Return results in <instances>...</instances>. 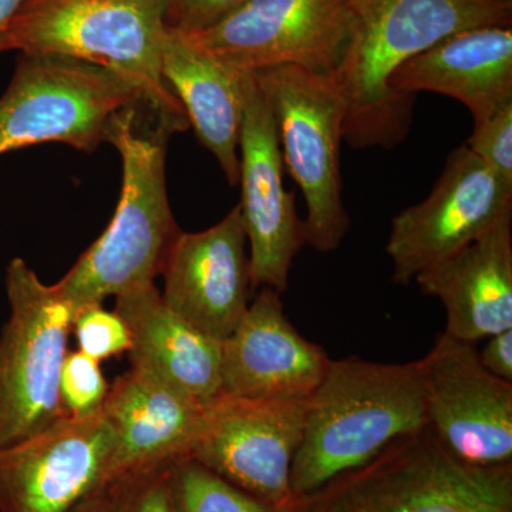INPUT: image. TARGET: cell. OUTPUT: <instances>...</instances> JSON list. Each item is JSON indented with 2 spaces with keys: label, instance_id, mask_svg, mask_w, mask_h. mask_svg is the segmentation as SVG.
<instances>
[{
  "label": "cell",
  "instance_id": "cell-1",
  "mask_svg": "<svg viewBox=\"0 0 512 512\" xmlns=\"http://www.w3.org/2000/svg\"><path fill=\"white\" fill-rule=\"evenodd\" d=\"M349 35L330 72L345 103L343 140L393 148L407 137L414 100L390 87L404 63L446 37L511 26L512 0H348Z\"/></svg>",
  "mask_w": 512,
  "mask_h": 512
},
{
  "label": "cell",
  "instance_id": "cell-2",
  "mask_svg": "<svg viewBox=\"0 0 512 512\" xmlns=\"http://www.w3.org/2000/svg\"><path fill=\"white\" fill-rule=\"evenodd\" d=\"M187 124L161 116L146 103L117 111L104 141L119 150L123 188L109 227L55 284L74 311L110 296L151 285L163 274L180 237L165 185V151L175 131Z\"/></svg>",
  "mask_w": 512,
  "mask_h": 512
},
{
  "label": "cell",
  "instance_id": "cell-3",
  "mask_svg": "<svg viewBox=\"0 0 512 512\" xmlns=\"http://www.w3.org/2000/svg\"><path fill=\"white\" fill-rule=\"evenodd\" d=\"M429 426L423 362L330 360L309 397L291 474L293 497L363 466L400 437Z\"/></svg>",
  "mask_w": 512,
  "mask_h": 512
},
{
  "label": "cell",
  "instance_id": "cell-4",
  "mask_svg": "<svg viewBox=\"0 0 512 512\" xmlns=\"http://www.w3.org/2000/svg\"><path fill=\"white\" fill-rule=\"evenodd\" d=\"M291 512H512V463H464L426 426L293 498Z\"/></svg>",
  "mask_w": 512,
  "mask_h": 512
},
{
  "label": "cell",
  "instance_id": "cell-5",
  "mask_svg": "<svg viewBox=\"0 0 512 512\" xmlns=\"http://www.w3.org/2000/svg\"><path fill=\"white\" fill-rule=\"evenodd\" d=\"M167 0H26L8 50L73 57L119 73L171 119L187 114L161 72Z\"/></svg>",
  "mask_w": 512,
  "mask_h": 512
},
{
  "label": "cell",
  "instance_id": "cell-6",
  "mask_svg": "<svg viewBox=\"0 0 512 512\" xmlns=\"http://www.w3.org/2000/svg\"><path fill=\"white\" fill-rule=\"evenodd\" d=\"M274 116L285 170L308 207L306 245L336 251L350 218L342 200L340 143L345 103L329 73L279 66L252 73Z\"/></svg>",
  "mask_w": 512,
  "mask_h": 512
},
{
  "label": "cell",
  "instance_id": "cell-7",
  "mask_svg": "<svg viewBox=\"0 0 512 512\" xmlns=\"http://www.w3.org/2000/svg\"><path fill=\"white\" fill-rule=\"evenodd\" d=\"M9 318L0 330V448L66 416L60 373L76 311L22 258L6 269Z\"/></svg>",
  "mask_w": 512,
  "mask_h": 512
},
{
  "label": "cell",
  "instance_id": "cell-8",
  "mask_svg": "<svg viewBox=\"0 0 512 512\" xmlns=\"http://www.w3.org/2000/svg\"><path fill=\"white\" fill-rule=\"evenodd\" d=\"M137 103H146L137 87L113 70L22 53L0 99V154L50 141L92 153L111 117Z\"/></svg>",
  "mask_w": 512,
  "mask_h": 512
},
{
  "label": "cell",
  "instance_id": "cell-9",
  "mask_svg": "<svg viewBox=\"0 0 512 512\" xmlns=\"http://www.w3.org/2000/svg\"><path fill=\"white\" fill-rule=\"evenodd\" d=\"M308 403L218 394L205 404L201 431L188 457L261 500L292 503V466Z\"/></svg>",
  "mask_w": 512,
  "mask_h": 512
},
{
  "label": "cell",
  "instance_id": "cell-10",
  "mask_svg": "<svg viewBox=\"0 0 512 512\" xmlns=\"http://www.w3.org/2000/svg\"><path fill=\"white\" fill-rule=\"evenodd\" d=\"M348 35V0H248L187 37L238 72L299 66L330 73Z\"/></svg>",
  "mask_w": 512,
  "mask_h": 512
},
{
  "label": "cell",
  "instance_id": "cell-11",
  "mask_svg": "<svg viewBox=\"0 0 512 512\" xmlns=\"http://www.w3.org/2000/svg\"><path fill=\"white\" fill-rule=\"evenodd\" d=\"M511 211L512 185L466 144L457 147L429 197L392 220L386 252L394 284L409 285L421 271L466 248Z\"/></svg>",
  "mask_w": 512,
  "mask_h": 512
},
{
  "label": "cell",
  "instance_id": "cell-12",
  "mask_svg": "<svg viewBox=\"0 0 512 512\" xmlns=\"http://www.w3.org/2000/svg\"><path fill=\"white\" fill-rule=\"evenodd\" d=\"M116 433L106 414L63 416L0 448V512H69L109 484Z\"/></svg>",
  "mask_w": 512,
  "mask_h": 512
},
{
  "label": "cell",
  "instance_id": "cell-13",
  "mask_svg": "<svg viewBox=\"0 0 512 512\" xmlns=\"http://www.w3.org/2000/svg\"><path fill=\"white\" fill-rule=\"evenodd\" d=\"M242 224L251 248L252 288H288L293 259L306 245L295 194L284 187V160L271 109L252 73L244 77V114L239 133Z\"/></svg>",
  "mask_w": 512,
  "mask_h": 512
},
{
  "label": "cell",
  "instance_id": "cell-14",
  "mask_svg": "<svg viewBox=\"0 0 512 512\" xmlns=\"http://www.w3.org/2000/svg\"><path fill=\"white\" fill-rule=\"evenodd\" d=\"M421 362L427 423L441 444L473 466L512 463V383L484 369L473 343L447 333Z\"/></svg>",
  "mask_w": 512,
  "mask_h": 512
},
{
  "label": "cell",
  "instance_id": "cell-15",
  "mask_svg": "<svg viewBox=\"0 0 512 512\" xmlns=\"http://www.w3.org/2000/svg\"><path fill=\"white\" fill-rule=\"evenodd\" d=\"M239 205L201 232H181L165 262V305L195 329L227 339L248 309L252 289Z\"/></svg>",
  "mask_w": 512,
  "mask_h": 512
},
{
  "label": "cell",
  "instance_id": "cell-16",
  "mask_svg": "<svg viewBox=\"0 0 512 512\" xmlns=\"http://www.w3.org/2000/svg\"><path fill=\"white\" fill-rule=\"evenodd\" d=\"M328 353L286 318L281 293L264 286L222 340V393L252 400H308L330 363Z\"/></svg>",
  "mask_w": 512,
  "mask_h": 512
},
{
  "label": "cell",
  "instance_id": "cell-17",
  "mask_svg": "<svg viewBox=\"0 0 512 512\" xmlns=\"http://www.w3.org/2000/svg\"><path fill=\"white\" fill-rule=\"evenodd\" d=\"M440 299L447 335L476 343L512 329V211L466 248L416 276Z\"/></svg>",
  "mask_w": 512,
  "mask_h": 512
},
{
  "label": "cell",
  "instance_id": "cell-18",
  "mask_svg": "<svg viewBox=\"0 0 512 512\" xmlns=\"http://www.w3.org/2000/svg\"><path fill=\"white\" fill-rule=\"evenodd\" d=\"M205 404L131 367L111 384L104 402L116 450L109 484L134 471L188 457Z\"/></svg>",
  "mask_w": 512,
  "mask_h": 512
},
{
  "label": "cell",
  "instance_id": "cell-19",
  "mask_svg": "<svg viewBox=\"0 0 512 512\" xmlns=\"http://www.w3.org/2000/svg\"><path fill=\"white\" fill-rule=\"evenodd\" d=\"M114 312L130 332L131 367L207 404L222 393V342L205 335L165 305L156 285L114 296Z\"/></svg>",
  "mask_w": 512,
  "mask_h": 512
},
{
  "label": "cell",
  "instance_id": "cell-20",
  "mask_svg": "<svg viewBox=\"0 0 512 512\" xmlns=\"http://www.w3.org/2000/svg\"><path fill=\"white\" fill-rule=\"evenodd\" d=\"M390 87L406 99L443 94L463 103L474 123L512 101L511 26H483L446 37L404 63Z\"/></svg>",
  "mask_w": 512,
  "mask_h": 512
},
{
  "label": "cell",
  "instance_id": "cell-21",
  "mask_svg": "<svg viewBox=\"0 0 512 512\" xmlns=\"http://www.w3.org/2000/svg\"><path fill=\"white\" fill-rule=\"evenodd\" d=\"M161 72L202 146L217 158L228 183L237 185L245 72L225 66L171 28L164 37Z\"/></svg>",
  "mask_w": 512,
  "mask_h": 512
},
{
  "label": "cell",
  "instance_id": "cell-22",
  "mask_svg": "<svg viewBox=\"0 0 512 512\" xmlns=\"http://www.w3.org/2000/svg\"><path fill=\"white\" fill-rule=\"evenodd\" d=\"M170 484L177 512H291L247 493L190 457L170 463Z\"/></svg>",
  "mask_w": 512,
  "mask_h": 512
},
{
  "label": "cell",
  "instance_id": "cell-23",
  "mask_svg": "<svg viewBox=\"0 0 512 512\" xmlns=\"http://www.w3.org/2000/svg\"><path fill=\"white\" fill-rule=\"evenodd\" d=\"M109 389L100 362L80 350L67 353L60 373V400L66 416L89 417L100 413Z\"/></svg>",
  "mask_w": 512,
  "mask_h": 512
},
{
  "label": "cell",
  "instance_id": "cell-24",
  "mask_svg": "<svg viewBox=\"0 0 512 512\" xmlns=\"http://www.w3.org/2000/svg\"><path fill=\"white\" fill-rule=\"evenodd\" d=\"M170 463L143 468L110 483L114 512H177L171 493Z\"/></svg>",
  "mask_w": 512,
  "mask_h": 512
},
{
  "label": "cell",
  "instance_id": "cell-25",
  "mask_svg": "<svg viewBox=\"0 0 512 512\" xmlns=\"http://www.w3.org/2000/svg\"><path fill=\"white\" fill-rule=\"evenodd\" d=\"M72 330L80 352L97 362L123 355L130 350V332L126 323L114 309H104L103 303L84 306L77 311Z\"/></svg>",
  "mask_w": 512,
  "mask_h": 512
},
{
  "label": "cell",
  "instance_id": "cell-26",
  "mask_svg": "<svg viewBox=\"0 0 512 512\" xmlns=\"http://www.w3.org/2000/svg\"><path fill=\"white\" fill-rule=\"evenodd\" d=\"M466 146L505 183L512 185V101L474 123Z\"/></svg>",
  "mask_w": 512,
  "mask_h": 512
},
{
  "label": "cell",
  "instance_id": "cell-27",
  "mask_svg": "<svg viewBox=\"0 0 512 512\" xmlns=\"http://www.w3.org/2000/svg\"><path fill=\"white\" fill-rule=\"evenodd\" d=\"M248 0H167L165 23L180 32L197 33L220 22Z\"/></svg>",
  "mask_w": 512,
  "mask_h": 512
},
{
  "label": "cell",
  "instance_id": "cell-28",
  "mask_svg": "<svg viewBox=\"0 0 512 512\" xmlns=\"http://www.w3.org/2000/svg\"><path fill=\"white\" fill-rule=\"evenodd\" d=\"M478 360L491 375L512 383V329L490 336Z\"/></svg>",
  "mask_w": 512,
  "mask_h": 512
},
{
  "label": "cell",
  "instance_id": "cell-29",
  "mask_svg": "<svg viewBox=\"0 0 512 512\" xmlns=\"http://www.w3.org/2000/svg\"><path fill=\"white\" fill-rule=\"evenodd\" d=\"M69 512H114L113 493L111 487L104 485L94 493L87 495Z\"/></svg>",
  "mask_w": 512,
  "mask_h": 512
},
{
  "label": "cell",
  "instance_id": "cell-30",
  "mask_svg": "<svg viewBox=\"0 0 512 512\" xmlns=\"http://www.w3.org/2000/svg\"><path fill=\"white\" fill-rule=\"evenodd\" d=\"M26 0H0V52L8 50V35L13 20Z\"/></svg>",
  "mask_w": 512,
  "mask_h": 512
}]
</instances>
